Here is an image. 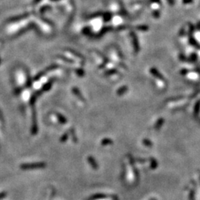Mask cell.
<instances>
[{
	"instance_id": "cell-1",
	"label": "cell",
	"mask_w": 200,
	"mask_h": 200,
	"mask_svg": "<svg viewBox=\"0 0 200 200\" xmlns=\"http://www.w3.org/2000/svg\"><path fill=\"white\" fill-rule=\"evenodd\" d=\"M189 200H195V195L193 190H191V191L190 192V194H189Z\"/></svg>"
},
{
	"instance_id": "cell-2",
	"label": "cell",
	"mask_w": 200,
	"mask_h": 200,
	"mask_svg": "<svg viewBox=\"0 0 200 200\" xmlns=\"http://www.w3.org/2000/svg\"><path fill=\"white\" fill-rule=\"evenodd\" d=\"M192 1H193V0H184V1H183V2H184V3L192 2Z\"/></svg>"
}]
</instances>
